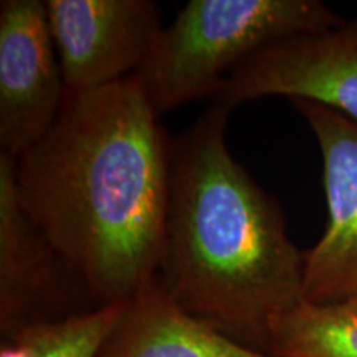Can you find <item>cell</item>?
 <instances>
[{"mask_svg":"<svg viewBox=\"0 0 357 357\" xmlns=\"http://www.w3.org/2000/svg\"><path fill=\"white\" fill-rule=\"evenodd\" d=\"M342 22L318 0H190L162 29L136 77L160 116L212 100L240 65L266 48Z\"/></svg>","mask_w":357,"mask_h":357,"instance_id":"obj_3","label":"cell"},{"mask_svg":"<svg viewBox=\"0 0 357 357\" xmlns=\"http://www.w3.org/2000/svg\"><path fill=\"white\" fill-rule=\"evenodd\" d=\"M268 352L276 357H357V303H298L270 326Z\"/></svg>","mask_w":357,"mask_h":357,"instance_id":"obj_10","label":"cell"},{"mask_svg":"<svg viewBox=\"0 0 357 357\" xmlns=\"http://www.w3.org/2000/svg\"><path fill=\"white\" fill-rule=\"evenodd\" d=\"M126 303L91 307L22 328L2 337L0 357H100Z\"/></svg>","mask_w":357,"mask_h":357,"instance_id":"obj_11","label":"cell"},{"mask_svg":"<svg viewBox=\"0 0 357 357\" xmlns=\"http://www.w3.org/2000/svg\"><path fill=\"white\" fill-rule=\"evenodd\" d=\"M266 96L319 102L357 123V17L266 48L240 65L212 101L235 108Z\"/></svg>","mask_w":357,"mask_h":357,"instance_id":"obj_6","label":"cell"},{"mask_svg":"<svg viewBox=\"0 0 357 357\" xmlns=\"http://www.w3.org/2000/svg\"><path fill=\"white\" fill-rule=\"evenodd\" d=\"M100 357H276L235 341L178 306L159 280L126 303Z\"/></svg>","mask_w":357,"mask_h":357,"instance_id":"obj_9","label":"cell"},{"mask_svg":"<svg viewBox=\"0 0 357 357\" xmlns=\"http://www.w3.org/2000/svg\"><path fill=\"white\" fill-rule=\"evenodd\" d=\"M98 307L15 194V158L0 153V331L2 337Z\"/></svg>","mask_w":357,"mask_h":357,"instance_id":"obj_7","label":"cell"},{"mask_svg":"<svg viewBox=\"0 0 357 357\" xmlns=\"http://www.w3.org/2000/svg\"><path fill=\"white\" fill-rule=\"evenodd\" d=\"M231 109L212 101L172 139L158 280L190 314L268 352L270 326L303 301L305 252L289 240L278 202L227 147Z\"/></svg>","mask_w":357,"mask_h":357,"instance_id":"obj_2","label":"cell"},{"mask_svg":"<svg viewBox=\"0 0 357 357\" xmlns=\"http://www.w3.org/2000/svg\"><path fill=\"white\" fill-rule=\"evenodd\" d=\"M66 86L40 0L0 2V146L20 158L63 109Z\"/></svg>","mask_w":357,"mask_h":357,"instance_id":"obj_5","label":"cell"},{"mask_svg":"<svg viewBox=\"0 0 357 357\" xmlns=\"http://www.w3.org/2000/svg\"><path fill=\"white\" fill-rule=\"evenodd\" d=\"M172 139L136 75L66 95L15 159V194L95 306L126 303L158 278Z\"/></svg>","mask_w":357,"mask_h":357,"instance_id":"obj_1","label":"cell"},{"mask_svg":"<svg viewBox=\"0 0 357 357\" xmlns=\"http://www.w3.org/2000/svg\"><path fill=\"white\" fill-rule=\"evenodd\" d=\"M323 158L328 225L305 252L303 301H347L357 294V123L314 101H291Z\"/></svg>","mask_w":357,"mask_h":357,"instance_id":"obj_8","label":"cell"},{"mask_svg":"<svg viewBox=\"0 0 357 357\" xmlns=\"http://www.w3.org/2000/svg\"><path fill=\"white\" fill-rule=\"evenodd\" d=\"M45 8L66 95L136 75L162 32L151 0H47Z\"/></svg>","mask_w":357,"mask_h":357,"instance_id":"obj_4","label":"cell"},{"mask_svg":"<svg viewBox=\"0 0 357 357\" xmlns=\"http://www.w3.org/2000/svg\"><path fill=\"white\" fill-rule=\"evenodd\" d=\"M352 301H356V303H357V294H356V296H354V298H352Z\"/></svg>","mask_w":357,"mask_h":357,"instance_id":"obj_12","label":"cell"}]
</instances>
